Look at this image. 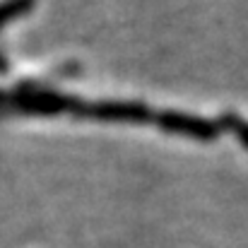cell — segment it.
Wrapping results in <instances>:
<instances>
[{"mask_svg":"<svg viewBox=\"0 0 248 248\" xmlns=\"http://www.w3.org/2000/svg\"><path fill=\"white\" fill-rule=\"evenodd\" d=\"M157 125L164 128L169 133H178V135H188L202 142H210L219 135L222 123L202 118V116H193V113H183V111H162L155 116Z\"/></svg>","mask_w":248,"mask_h":248,"instance_id":"cell-2","label":"cell"},{"mask_svg":"<svg viewBox=\"0 0 248 248\" xmlns=\"http://www.w3.org/2000/svg\"><path fill=\"white\" fill-rule=\"evenodd\" d=\"M219 123H222V128L234 130V135H236V138L248 147V121H244L239 113H224Z\"/></svg>","mask_w":248,"mask_h":248,"instance_id":"cell-5","label":"cell"},{"mask_svg":"<svg viewBox=\"0 0 248 248\" xmlns=\"http://www.w3.org/2000/svg\"><path fill=\"white\" fill-rule=\"evenodd\" d=\"M31 7H34V0H5V2H0V27H5L15 17L29 12Z\"/></svg>","mask_w":248,"mask_h":248,"instance_id":"cell-4","label":"cell"},{"mask_svg":"<svg viewBox=\"0 0 248 248\" xmlns=\"http://www.w3.org/2000/svg\"><path fill=\"white\" fill-rule=\"evenodd\" d=\"M75 113H82L84 118H94V121H108V123H145V121H155V113L142 101H94V104L80 101Z\"/></svg>","mask_w":248,"mask_h":248,"instance_id":"cell-1","label":"cell"},{"mask_svg":"<svg viewBox=\"0 0 248 248\" xmlns=\"http://www.w3.org/2000/svg\"><path fill=\"white\" fill-rule=\"evenodd\" d=\"M15 104L27 111V113H41V116H51V113H63V111H78L80 99L68 96V94H58L51 89H22L15 99Z\"/></svg>","mask_w":248,"mask_h":248,"instance_id":"cell-3","label":"cell"}]
</instances>
